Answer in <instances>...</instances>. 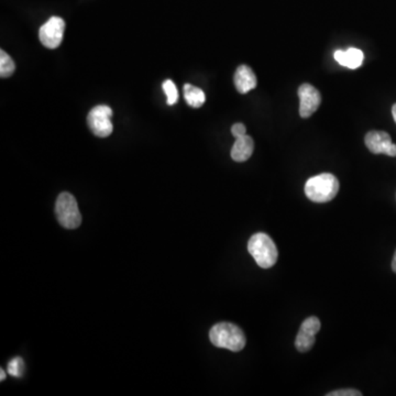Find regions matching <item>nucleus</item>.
Returning a JSON list of instances; mask_svg holds the SVG:
<instances>
[{"label":"nucleus","instance_id":"nucleus-16","mask_svg":"<svg viewBox=\"0 0 396 396\" xmlns=\"http://www.w3.org/2000/svg\"><path fill=\"white\" fill-rule=\"evenodd\" d=\"M9 375L15 377H20L24 373V360L20 357L11 359L8 363Z\"/></svg>","mask_w":396,"mask_h":396},{"label":"nucleus","instance_id":"nucleus-8","mask_svg":"<svg viewBox=\"0 0 396 396\" xmlns=\"http://www.w3.org/2000/svg\"><path fill=\"white\" fill-rule=\"evenodd\" d=\"M364 142L373 154H386L388 156H396V145L392 142L388 132H370L364 138Z\"/></svg>","mask_w":396,"mask_h":396},{"label":"nucleus","instance_id":"nucleus-21","mask_svg":"<svg viewBox=\"0 0 396 396\" xmlns=\"http://www.w3.org/2000/svg\"><path fill=\"white\" fill-rule=\"evenodd\" d=\"M0 379H1V381L5 380L6 379V373L5 371H3V369H1V371H0Z\"/></svg>","mask_w":396,"mask_h":396},{"label":"nucleus","instance_id":"nucleus-2","mask_svg":"<svg viewBox=\"0 0 396 396\" xmlns=\"http://www.w3.org/2000/svg\"><path fill=\"white\" fill-rule=\"evenodd\" d=\"M339 192V181L335 175L323 173L308 179L305 194L314 203H327L336 197Z\"/></svg>","mask_w":396,"mask_h":396},{"label":"nucleus","instance_id":"nucleus-11","mask_svg":"<svg viewBox=\"0 0 396 396\" xmlns=\"http://www.w3.org/2000/svg\"><path fill=\"white\" fill-rule=\"evenodd\" d=\"M255 150V142L249 136H242V137L237 138L236 142L233 143V149H231V158L236 162H244L249 160Z\"/></svg>","mask_w":396,"mask_h":396},{"label":"nucleus","instance_id":"nucleus-1","mask_svg":"<svg viewBox=\"0 0 396 396\" xmlns=\"http://www.w3.org/2000/svg\"><path fill=\"white\" fill-rule=\"evenodd\" d=\"M209 339L217 348L238 352L246 347V336L237 325L231 323H219L209 332Z\"/></svg>","mask_w":396,"mask_h":396},{"label":"nucleus","instance_id":"nucleus-15","mask_svg":"<svg viewBox=\"0 0 396 396\" xmlns=\"http://www.w3.org/2000/svg\"><path fill=\"white\" fill-rule=\"evenodd\" d=\"M162 89H163L164 93H165L166 97V104L175 105L179 100V91H177V86L173 83V80H166L163 84H162Z\"/></svg>","mask_w":396,"mask_h":396},{"label":"nucleus","instance_id":"nucleus-12","mask_svg":"<svg viewBox=\"0 0 396 396\" xmlns=\"http://www.w3.org/2000/svg\"><path fill=\"white\" fill-rule=\"evenodd\" d=\"M335 60L340 65L354 70L361 66L362 62H363V53L359 48H350L347 51L336 52Z\"/></svg>","mask_w":396,"mask_h":396},{"label":"nucleus","instance_id":"nucleus-17","mask_svg":"<svg viewBox=\"0 0 396 396\" xmlns=\"http://www.w3.org/2000/svg\"><path fill=\"white\" fill-rule=\"evenodd\" d=\"M361 392L354 388H343V390H338V391L330 392L327 396H361Z\"/></svg>","mask_w":396,"mask_h":396},{"label":"nucleus","instance_id":"nucleus-3","mask_svg":"<svg viewBox=\"0 0 396 396\" xmlns=\"http://www.w3.org/2000/svg\"><path fill=\"white\" fill-rule=\"evenodd\" d=\"M248 251L260 268H272L278 261V248L267 233H258L253 235L248 242Z\"/></svg>","mask_w":396,"mask_h":396},{"label":"nucleus","instance_id":"nucleus-6","mask_svg":"<svg viewBox=\"0 0 396 396\" xmlns=\"http://www.w3.org/2000/svg\"><path fill=\"white\" fill-rule=\"evenodd\" d=\"M65 22L60 17H52L39 30V39L48 48H57L61 46L64 35Z\"/></svg>","mask_w":396,"mask_h":396},{"label":"nucleus","instance_id":"nucleus-19","mask_svg":"<svg viewBox=\"0 0 396 396\" xmlns=\"http://www.w3.org/2000/svg\"><path fill=\"white\" fill-rule=\"evenodd\" d=\"M392 270L396 273V251L395 255H394L393 261H392Z\"/></svg>","mask_w":396,"mask_h":396},{"label":"nucleus","instance_id":"nucleus-20","mask_svg":"<svg viewBox=\"0 0 396 396\" xmlns=\"http://www.w3.org/2000/svg\"><path fill=\"white\" fill-rule=\"evenodd\" d=\"M392 115H393L394 121L396 123V104L393 105V107H392Z\"/></svg>","mask_w":396,"mask_h":396},{"label":"nucleus","instance_id":"nucleus-18","mask_svg":"<svg viewBox=\"0 0 396 396\" xmlns=\"http://www.w3.org/2000/svg\"><path fill=\"white\" fill-rule=\"evenodd\" d=\"M246 127H244V123H235L233 127H231V134H233V137L239 138L242 137L246 134Z\"/></svg>","mask_w":396,"mask_h":396},{"label":"nucleus","instance_id":"nucleus-13","mask_svg":"<svg viewBox=\"0 0 396 396\" xmlns=\"http://www.w3.org/2000/svg\"><path fill=\"white\" fill-rule=\"evenodd\" d=\"M183 91H184L185 100L190 105V107L199 108L205 104L206 96L201 89L190 85V84H185Z\"/></svg>","mask_w":396,"mask_h":396},{"label":"nucleus","instance_id":"nucleus-10","mask_svg":"<svg viewBox=\"0 0 396 396\" xmlns=\"http://www.w3.org/2000/svg\"><path fill=\"white\" fill-rule=\"evenodd\" d=\"M235 86L240 94H246L257 87L258 80L251 67L248 65H240L237 69L233 78Z\"/></svg>","mask_w":396,"mask_h":396},{"label":"nucleus","instance_id":"nucleus-14","mask_svg":"<svg viewBox=\"0 0 396 396\" xmlns=\"http://www.w3.org/2000/svg\"><path fill=\"white\" fill-rule=\"evenodd\" d=\"M16 70L14 60L7 52L0 51V76L3 78H10Z\"/></svg>","mask_w":396,"mask_h":396},{"label":"nucleus","instance_id":"nucleus-5","mask_svg":"<svg viewBox=\"0 0 396 396\" xmlns=\"http://www.w3.org/2000/svg\"><path fill=\"white\" fill-rule=\"evenodd\" d=\"M111 116L113 110L106 105H99L89 111L87 116V125L96 137H109L110 134H113Z\"/></svg>","mask_w":396,"mask_h":396},{"label":"nucleus","instance_id":"nucleus-7","mask_svg":"<svg viewBox=\"0 0 396 396\" xmlns=\"http://www.w3.org/2000/svg\"><path fill=\"white\" fill-rule=\"evenodd\" d=\"M321 330V321L317 317H308L303 321L295 339V347L300 352H307L315 345V335Z\"/></svg>","mask_w":396,"mask_h":396},{"label":"nucleus","instance_id":"nucleus-9","mask_svg":"<svg viewBox=\"0 0 396 396\" xmlns=\"http://www.w3.org/2000/svg\"><path fill=\"white\" fill-rule=\"evenodd\" d=\"M300 96V115L302 118H308L316 113L321 106V93L311 84H303L298 89Z\"/></svg>","mask_w":396,"mask_h":396},{"label":"nucleus","instance_id":"nucleus-4","mask_svg":"<svg viewBox=\"0 0 396 396\" xmlns=\"http://www.w3.org/2000/svg\"><path fill=\"white\" fill-rule=\"evenodd\" d=\"M55 214L57 220L66 229H76L82 224V215L78 209V201L72 194H60L55 203Z\"/></svg>","mask_w":396,"mask_h":396}]
</instances>
